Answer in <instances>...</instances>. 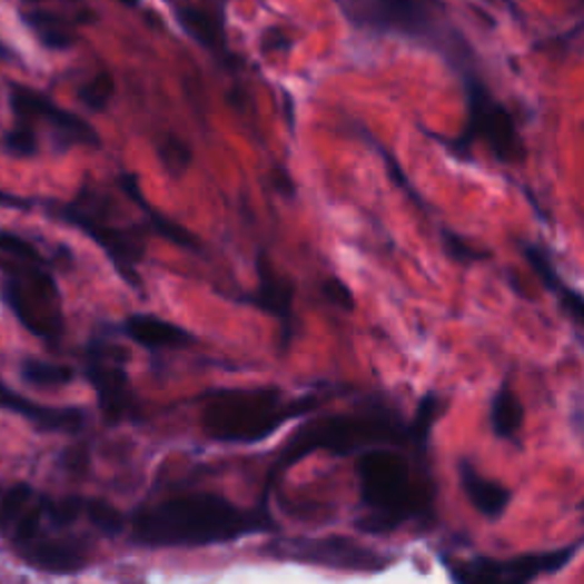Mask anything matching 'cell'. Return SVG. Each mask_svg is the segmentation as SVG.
<instances>
[{"mask_svg": "<svg viewBox=\"0 0 584 584\" xmlns=\"http://www.w3.org/2000/svg\"><path fill=\"white\" fill-rule=\"evenodd\" d=\"M273 532L279 529L267 501L242 507L212 491L176 493L126 516L128 542L149 551L224 546Z\"/></svg>", "mask_w": 584, "mask_h": 584, "instance_id": "obj_1", "label": "cell"}, {"mask_svg": "<svg viewBox=\"0 0 584 584\" xmlns=\"http://www.w3.org/2000/svg\"><path fill=\"white\" fill-rule=\"evenodd\" d=\"M362 516L358 532L393 534L404 525L432 527L436 521V482L429 447L404 453L399 445H375L356 459Z\"/></svg>", "mask_w": 584, "mask_h": 584, "instance_id": "obj_2", "label": "cell"}, {"mask_svg": "<svg viewBox=\"0 0 584 584\" xmlns=\"http://www.w3.org/2000/svg\"><path fill=\"white\" fill-rule=\"evenodd\" d=\"M375 445L418 447L414 443L412 420H404V416L390 402H384V397H370L368 402H358L349 412L308 418L288 436L286 445L279 451L273 468H269L267 488L290 466H295L313 453L352 457ZM263 501L267 498L263 496Z\"/></svg>", "mask_w": 584, "mask_h": 584, "instance_id": "obj_3", "label": "cell"}, {"mask_svg": "<svg viewBox=\"0 0 584 584\" xmlns=\"http://www.w3.org/2000/svg\"><path fill=\"white\" fill-rule=\"evenodd\" d=\"M201 399V432L224 445H256L275 436L290 420L320 407V397L308 393L288 397L279 386L210 388Z\"/></svg>", "mask_w": 584, "mask_h": 584, "instance_id": "obj_4", "label": "cell"}, {"mask_svg": "<svg viewBox=\"0 0 584 584\" xmlns=\"http://www.w3.org/2000/svg\"><path fill=\"white\" fill-rule=\"evenodd\" d=\"M49 212L51 217L82 231L89 240H95L126 286L142 293L145 284L140 277V265L147 254L149 236H154L147 219L128 224L117 221L119 212L112 199L95 186H82L73 201L51 204Z\"/></svg>", "mask_w": 584, "mask_h": 584, "instance_id": "obj_5", "label": "cell"}, {"mask_svg": "<svg viewBox=\"0 0 584 584\" xmlns=\"http://www.w3.org/2000/svg\"><path fill=\"white\" fill-rule=\"evenodd\" d=\"M49 256L0 254V297L32 336L58 345L65 336V301Z\"/></svg>", "mask_w": 584, "mask_h": 584, "instance_id": "obj_6", "label": "cell"}, {"mask_svg": "<svg viewBox=\"0 0 584 584\" xmlns=\"http://www.w3.org/2000/svg\"><path fill=\"white\" fill-rule=\"evenodd\" d=\"M260 557L301 566H320L343 573H384L397 557L366 546L345 534L329 536H275L258 548Z\"/></svg>", "mask_w": 584, "mask_h": 584, "instance_id": "obj_7", "label": "cell"}, {"mask_svg": "<svg viewBox=\"0 0 584 584\" xmlns=\"http://www.w3.org/2000/svg\"><path fill=\"white\" fill-rule=\"evenodd\" d=\"M466 95H468V121L459 138L451 142L455 156L468 158L473 145L484 142L491 156L498 162L521 165L527 158V149L512 112L493 99V95L475 73L466 78Z\"/></svg>", "mask_w": 584, "mask_h": 584, "instance_id": "obj_8", "label": "cell"}, {"mask_svg": "<svg viewBox=\"0 0 584 584\" xmlns=\"http://www.w3.org/2000/svg\"><path fill=\"white\" fill-rule=\"evenodd\" d=\"M128 352L103 338H95L85 352V379L97 393L101 416L108 425H121L142 416V402L135 393L128 370Z\"/></svg>", "mask_w": 584, "mask_h": 584, "instance_id": "obj_9", "label": "cell"}, {"mask_svg": "<svg viewBox=\"0 0 584 584\" xmlns=\"http://www.w3.org/2000/svg\"><path fill=\"white\" fill-rule=\"evenodd\" d=\"M582 542L575 538L568 546H560L553 551H536V553H521L514 557H473V560H459V562H445L447 573L453 580L464 584L475 582H503V584H516V582H529L544 575H555L564 571L580 553Z\"/></svg>", "mask_w": 584, "mask_h": 584, "instance_id": "obj_10", "label": "cell"}, {"mask_svg": "<svg viewBox=\"0 0 584 584\" xmlns=\"http://www.w3.org/2000/svg\"><path fill=\"white\" fill-rule=\"evenodd\" d=\"M10 106L14 112V121H26L34 126L37 121H43L51 126L56 147L71 149V147H99L101 138L99 132L87 123L82 117L56 106L49 97H43L30 87L14 85L10 92Z\"/></svg>", "mask_w": 584, "mask_h": 584, "instance_id": "obj_11", "label": "cell"}, {"mask_svg": "<svg viewBox=\"0 0 584 584\" xmlns=\"http://www.w3.org/2000/svg\"><path fill=\"white\" fill-rule=\"evenodd\" d=\"M256 275H258L256 288L251 293L240 295L238 299L242 304H249L267 313V316H273L281 325V352H288L297 331V313H295L297 286L273 260H269L267 251H258L256 256Z\"/></svg>", "mask_w": 584, "mask_h": 584, "instance_id": "obj_12", "label": "cell"}, {"mask_svg": "<svg viewBox=\"0 0 584 584\" xmlns=\"http://www.w3.org/2000/svg\"><path fill=\"white\" fill-rule=\"evenodd\" d=\"M14 551L28 566L53 575H73L89 564V544L85 538L53 525L41 527L28 542L14 546Z\"/></svg>", "mask_w": 584, "mask_h": 584, "instance_id": "obj_13", "label": "cell"}, {"mask_svg": "<svg viewBox=\"0 0 584 584\" xmlns=\"http://www.w3.org/2000/svg\"><path fill=\"white\" fill-rule=\"evenodd\" d=\"M0 412L26 418L43 434H80L87 425V412L80 407H43L34 399L0 384Z\"/></svg>", "mask_w": 584, "mask_h": 584, "instance_id": "obj_14", "label": "cell"}, {"mask_svg": "<svg viewBox=\"0 0 584 584\" xmlns=\"http://www.w3.org/2000/svg\"><path fill=\"white\" fill-rule=\"evenodd\" d=\"M121 334L149 352L186 349L197 343V338L186 327L154 316V313H132L121 323Z\"/></svg>", "mask_w": 584, "mask_h": 584, "instance_id": "obj_15", "label": "cell"}, {"mask_svg": "<svg viewBox=\"0 0 584 584\" xmlns=\"http://www.w3.org/2000/svg\"><path fill=\"white\" fill-rule=\"evenodd\" d=\"M457 475H459L464 496L468 498V503L482 518L501 521L505 516L514 498V491L509 486H505L498 479H491L482 475L477 466L468 459H459Z\"/></svg>", "mask_w": 584, "mask_h": 584, "instance_id": "obj_16", "label": "cell"}, {"mask_svg": "<svg viewBox=\"0 0 584 584\" xmlns=\"http://www.w3.org/2000/svg\"><path fill=\"white\" fill-rule=\"evenodd\" d=\"M119 188L126 192V197L138 206L142 212H145V219L151 227V234L162 238V240H169L171 245L181 247V249H188V251H201L204 249V242L199 236H195L190 229H186L184 224L174 221L171 217H167L165 212L156 210L147 199H145V192L140 188V181L138 176L135 174H121L119 176Z\"/></svg>", "mask_w": 584, "mask_h": 584, "instance_id": "obj_17", "label": "cell"}, {"mask_svg": "<svg viewBox=\"0 0 584 584\" xmlns=\"http://www.w3.org/2000/svg\"><path fill=\"white\" fill-rule=\"evenodd\" d=\"M523 256H525L527 263L532 265V269H534V275L538 277V281H542V284L560 299L562 310L573 320L575 329L580 331V329H582V310H584L582 295H580L575 288H571V286L560 277V273H557V267H555L551 254H548L542 245H534V242L523 245Z\"/></svg>", "mask_w": 584, "mask_h": 584, "instance_id": "obj_18", "label": "cell"}, {"mask_svg": "<svg viewBox=\"0 0 584 584\" xmlns=\"http://www.w3.org/2000/svg\"><path fill=\"white\" fill-rule=\"evenodd\" d=\"M488 425H491V432L496 438L518 443L523 425H525V407H523V402H521L509 377L501 384V388L491 397Z\"/></svg>", "mask_w": 584, "mask_h": 584, "instance_id": "obj_19", "label": "cell"}, {"mask_svg": "<svg viewBox=\"0 0 584 584\" xmlns=\"http://www.w3.org/2000/svg\"><path fill=\"white\" fill-rule=\"evenodd\" d=\"M176 21L181 23V28L197 43H201L204 49H208L212 53H221L224 47H227L219 21L215 17H210L206 10H199V8H192V6H184V8L176 10Z\"/></svg>", "mask_w": 584, "mask_h": 584, "instance_id": "obj_20", "label": "cell"}, {"mask_svg": "<svg viewBox=\"0 0 584 584\" xmlns=\"http://www.w3.org/2000/svg\"><path fill=\"white\" fill-rule=\"evenodd\" d=\"M23 21L28 23V28L37 34V39L43 43L47 49H53V51H65L69 49L73 43V34L69 30V23L53 14V12H47V10H34V12H28L23 17Z\"/></svg>", "mask_w": 584, "mask_h": 584, "instance_id": "obj_21", "label": "cell"}, {"mask_svg": "<svg viewBox=\"0 0 584 584\" xmlns=\"http://www.w3.org/2000/svg\"><path fill=\"white\" fill-rule=\"evenodd\" d=\"M379 12H382V23L393 26L407 34H423L425 32V14L418 10L414 0H377Z\"/></svg>", "mask_w": 584, "mask_h": 584, "instance_id": "obj_22", "label": "cell"}, {"mask_svg": "<svg viewBox=\"0 0 584 584\" xmlns=\"http://www.w3.org/2000/svg\"><path fill=\"white\" fill-rule=\"evenodd\" d=\"M21 379L32 386H69L76 370L65 364H51L43 358H26L21 364Z\"/></svg>", "mask_w": 584, "mask_h": 584, "instance_id": "obj_23", "label": "cell"}, {"mask_svg": "<svg viewBox=\"0 0 584 584\" xmlns=\"http://www.w3.org/2000/svg\"><path fill=\"white\" fill-rule=\"evenodd\" d=\"M34 493L37 491L26 482L0 486V534H8V529L23 512V507L32 501Z\"/></svg>", "mask_w": 584, "mask_h": 584, "instance_id": "obj_24", "label": "cell"}, {"mask_svg": "<svg viewBox=\"0 0 584 584\" xmlns=\"http://www.w3.org/2000/svg\"><path fill=\"white\" fill-rule=\"evenodd\" d=\"M85 518L103 536H119L126 532V516L101 498H85Z\"/></svg>", "mask_w": 584, "mask_h": 584, "instance_id": "obj_25", "label": "cell"}, {"mask_svg": "<svg viewBox=\"0 0 584 584\" xmlns=\"http://www.w3.org/2000/svg\"><path fill=\"white\" fill-rule=\"evenodd\" d=\"M158 160L171 178H181L192 165V149L178 135H165L158 145Z\"/></svg>", "mask_w": 584, "mask_h": 584, "instance_id": "obj_26", "label": "cell"}, {"mask_svg": "<svg viewBox=\"0 0 584 584\" xmlns=\"http://www.w3.org/2000/svg\"><path fill=\"white\" fill-rule=\"evenodd\" d=\"M112 97H115V78L110 71H99L92 80H87L78 89L80 103L92 112H103Z\"/></svg>", "mask_w": 584, "mask_h": 584, "instance_id": "obj_27", "label": "cell"}, {"mask_svg": "<svg viewBox=\"0 0 584 584\" xmlns=\"http://www.w3.org/2000/svg\"><path fill=\"white\" fill-rule=\"evenodd\" d=\"M3 147L14 158H30L37 154V130L26 121H14V128L6 132Z\"/></svg>", "mask_w": 584, "mask_h": 584, "instance_id": "obj_28", "label": "cell"}, {"mask_svg": "<svg viewBox=\"0 0 584 584\" xmlns=\"http://www.w3.org/2000/svg\"><path fill=\"white\" fill-rule=\"evenodd\" d=\"M443 247H445V254L451 256L453 260L462 263V265H471L475 260H484L488 258L486 251H479L475 245H471L466 238L457 236V234H451V231H443Z\"/></svg>", "mask_w": 584, "mask_h": 584, "instance_id": "obj_29", "label": "cell"}, {"mask_svg": "<svg viewBox=\"0 0 584 584\" xmlns=\"http://www.w3.org/2000/svg\"><path fill=\"white\" fill-rule=\"evenodd\" d=\"M323 297H325L331 306H336V308H340V310H345V313H354V308H356L354 293H352L349 286H347L343 279H338V277H329V279L323 281Z\"/></svg>", "mask_w": 584, "mask_h": 584, "instance_id": "obj_30", "label": "cell"}, {"mask_svg": "<svg viewBox=\"0 0 584 584\" xmlns=\"http://www.w3.org/2000/svg\"><path fill=\"white\" fill-rule=\"evenodd\" d=\"M0 206H3V208H23L26 210L32 204L28 199H21V197H14V195H8V192L0 190Z\"/></svg>", "mask_w": 584, "mask_h": 584, "instance_id": "obj_31", "label": "cell"}, {"mask_svg": "<svg viewBox=\"0 0 584 584\" xmlns=\"http://www.w3.org/2000/svg\"><path fill=\"white\" fill-rule=\"evenodd\" d=\"M30 3H37V0H30Z\"/></svg>", "mask_w": 584, "mask_h": 584, "instance_id": "obj_32", "label": "cell"}, {"mask_svg": "<svg viewBox=\"0 0 584 584\" xmlns=\"http://www.w3.org/2000/svg\"><path fill=\"white\" fill-rule=\"evenodd\" d=\"M219 3H224V0H219Z\"/></svg>", "mask_w": 584, "mask_h": 584, "instance_id": "obj_33", "label": "cell"}]
</instances>
